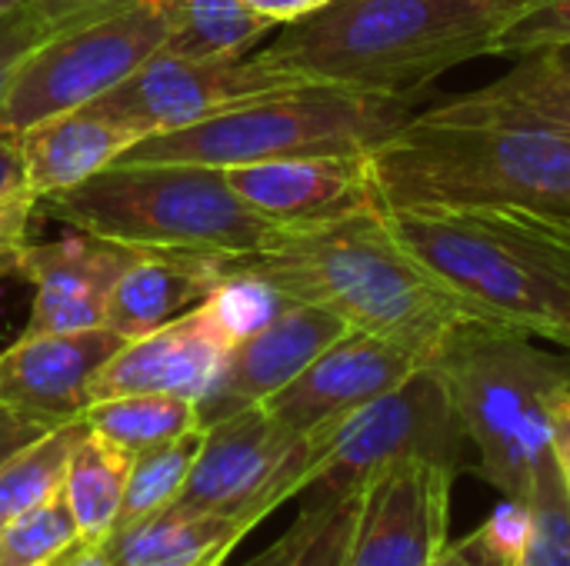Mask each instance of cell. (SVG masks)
<instances>
[{"label": "cell", "instance_id": "cell-1", "mask_svg": "<svg viewBox=\"0 0 570 566\" xmlns=\"http://www.w3.org/2000/svg\"><path fill=\"white\" fill-rule=\"evenodd\" d=\"M381 210L508 207L570 220V133L461 93L411 113L367 150Z\"/></svg>", "mask_w": 570, "mask_h": 566}, {"label": "cell", "instance_id": "cell-2", "mask_svg": "<svg viewBox=\"0 0 570 566\" xmlns=\"http://www.w3.org/2000/svg\"><path fill=\"white\" fill-rule=\"evenodd\" d=\"M237 260L294 304L324 307L351 330L404 344L428 364L458 327L484 324L394 237L381 207L311 227H277L261 250Z\"/></svg>", "mask_w": 570, "mask_h": 566}, {"label": "cell", "instance_id": "cell-3", "mask_svg": "<svg viewBox=\"0 0 570 566\" xmlns=\"http://www.w3.org/2000/svg\"><path fill=\"white\" fill-rule=\"evenodd\" d=\"M534 0H331L277 27L264 53L311 83L411 100L441 73L494 57Z\"/></svg>", "mask_w": 570, "mask_h": 566}, {"label": "cell", "instance_id": "cell-4", "mask_svg": "<svg viewBox=\"0 0 570 566\" xmlns=\"http://www.w3.org/2000/svg\"><path fill=\"white\" fill-rule=\"evenodd\" d=\"M384 220L484 324L570 354V220L508 207H394Z\"/></svg>", "mask_w": 570, "mask_h": 566}, {"label": "cell", "instance_id": "cell-5", "mask_svg": "<svg viewBox=\"0 0 570 566\" xmlns=\"http://www.w3.org/2000/svg\"><path fill=\"white\" fill-rule=\"evenodd\" d=\"M40 210L70 230L134 250L254 254L277 230L234 193L227 170L174 160H117L43 197Z\"/></svg>", "mask_w": 570, "mask_h": 566}, {"label": "cell", "instance_id": "cell-6", "mask_svg": "<svg viewBox=\"0 0 570 566\" xmlns=\"http://www.w3.org/2000/svg\"><path fill=\"white\" fill-rule=\"evenodd\" d=\"M434 367L444 374L464 434L478 447V474L511 500H528L538 474L554 464L551 404L570 380V354L494 327H458Z\"/></svg>", "mask_w": 570, "mask_h": 566}, {"label": "cell", "instance_id": "cell-7", "mask_svg": "<svg viewBox=\"0 0 570 566\" xmlns=\"http://www.w3.org/2000/svg\"><path fill=\"white\" fill-rule=\"evenodd\" d=\"M411 117V100L357 93L331 83H297L244 100L200 123L150 133L120 160H174L247 167L311 153H364Z\"/></svg>", "mask_w": 570, "mask_h": 566}, {"label": "cell", "instance_id": "cell-8", "mask_svg": "<svg viewBox=\"0 0 570 566\" xmlns=\"http://www.w3.org/2000/svg\"><path fill=\"white\" fill-rule=\"evenodd\" d=\"M304 440L311 460L301 490L304 507H327L364 494L377 474L404 460L461 470L468 434L444 374L428 364L361 410L304 434Z\"/></svg>", "mask_w": 570, "mask_h": 566}, {"label": "cell", "instance_id": "cell-9", "mask_svg": "<svg viewBox=\"0 0 570 566\" xmlns=\"http://www.w3.org/2000/svg\"><path fill=\"white\" fill-rule=\"evenodd\" d=\"M174 30V0H130L94 20L57 30L17 70L0 100V137L87 107L134 77L164 50Z\"/></svg>", "mask_w": 570, "mask_h": 566}, {"label": "cell", "instance_id": "cell-10", "mask_svg": "<svg viewBox=\"0 0 570 566\" xmlns=\"http://www.w3.org/2000/svg\"><path fill=\"white\" fill-rule=\"evenodd\" d=\"M307 467V440L274 424L264 407H247L204 427L200 454L170 507L230 517L254 530L301 497Z\"/></svg>", "mask_w": 570, "mask_h": 566}, {"label": "cell", "instance_id": "cell-11", "mask_svg": "<svg viewBox=\"0 0 570 566\" xmlns=\"http://www.w3.org/2000/svg\"><path fill=\"white\" fill-rule=\"evenodd\" d=\"M311 83L274 63L264 50L234 57H174L154 53L134 77L94 100V107L150 133L180 130L217 117L244 100Z\"/></svg>", "mask_w": 570, "mask_h": 566}, {"label": "cell", "instance_id": "cell-12", "mask_svg": "<svg viewBox=\"0 0 570 566\" xmlns=\"http://www.w3.org/2000/svg\"><path fill=\"white\" fill-rule=\"evenodd\" d=\"M458 470L404 460L361 494L351 566H428L448 547L451 487Z\"/></svg>", "mask_w": 570, "mask_h": 566}, {"label": "cell", "instance_id": "cell-13", "mask_svg": "<svg viewBox=\"0 0 570 566\" xmlns=\"http://www.w3.org/2000/svg\"><path fill=\"white\" fill-rule=\"evenodd\" d=\"M421 367H428V360L411 347L351 330L261 407L287 434L304 437L361 410Z\"/></svg>", "mask_w": 570, "mask_h": 566}, {"label": "cell", "instance_id": "cell-14", "mask_svg": "<svg viewBox=\"0 0 570 566\" xmlns=\"http://www.w3.org/2000/svg\"><path fill=\"white\" fill-rule=\"evenodd\" d=\"M144 250L120 247L83 230L23 250L17 274L33 284V307L23 334H73L107 320V304L124 270Z\"/></svg>", "mask_w": 570, "mask_h": 566}, {"label": "cell", "instance_id": "cell-15", "mask_svg": "<svg viewBox=\"0 0 570 566\" xmlns=\"http://www.w3.org/2000/svg\"><path fill=\"white\" fill-rule=\"evenodd\" d=\"M230 354V340L217 327L207 304L167 320L164 327L124 340L90 384V404L124 394H170L200 404Z\"/></svg>", "mask_w": 570, "mask_h": 566}, {"label": "cell", "instance_id": "cell-16", "mask_svg": "<svg viewBox=\"0 0 570 566\" xmlns=\"http://www.w3.org/2000/svg\"><path fill=\"white\" fill-rule=\"evenodd\" d=\"M234 193L274 227H311L374 210L377 193L364 153H311L230 167Z\"/></svg>", "mask_w": 570, "mask_h": 566}, {"label": "cell", "instance_id": "cell-17", "mask_svg": "<svg viewBox=\"0 0 570 566\" xmlns=\"http://www.w3.org/2000/svg\"><path fill=\"white\" fill-rule=\"evenodd\" d=\"M344 334H351V327L337 314L314 304H291L264 330L230 347L214 390L197 404L200 424L207 427L237 410L267 404Z\"/></svg>", "mask_w": 570, "mask_h": 566}, {"label": "cell", "instance_id": "cell-18", "mask_svg": "<svg viewBox=\"0 0 570 566\" xmlns=\"http://www.w3.org/2000/svg\"><path fill=\"white\" fill-rule=\"evenodd\" d=\"M124 347L110 327L73 334H20L0 350V404L50 417L57 424L83 417L90 384Z\"/></svg>", "mask_w": 570, "mask_h": 566}, {"label": "cell", "instance_id": "cell-19", "mask_svg": "<svg viewBox=\"0 0 570 566\" xmlns=\"http://www.w3.org/2000/svg\"><path fill=\"white\" fill-rule=\"evenodd\" d=\"M140 140V127L94 103L47 117L13 137L23 163V187L37 200L63 193L87 177L107 170Z\"/></svg>", "mask_w": 570, "mask_h": 566}, {"label": "cell", "instance_id": "cell-20", "mask_svg": "<svg viewBox=\"0 0 570 566\" xmlns=\"http://www.w3.org/2000/svg\"><path fill=\"white\" fill-rule=\"evenodd\" d=\"M224 257L214 250H144L117 280L104 327L134 340L187 314L220 280Z\"/></svg>", "mask_w": 570, "mask_h": 566}, {"label": "cell", "instance_id": "cell-21", "mask_svg": "<svg viewBox=\"0 0 570 566\" xmlns=\"http://www.w3.org/2000/svg\"><path fill=\"white\" fill-rule=\"evenodd\" d=\"M244 534L250 527L240 520L167 507L130 527H117L100 544V554L114 566H204L224 560Z\"/></svg>", "mask_w": 570, "mask_h": 566}, {"label": "cell", "instance_id": "cell-22", "mask_svg": "<svg viewBox=\"0 0 570 566\" xmlns=\"http://www.w3.org/2000/svg\"><path fill=\"white\" fill-rule=\"evenodd\" d=\"M468 103L570 133V40L538 47L494 83L461 93Z\"/></svg>", "mask_w": 570, "mask_h": 566}, {"label": "cell", "instance_id": "cell-23", "mask_svg": "<svg viewBox=\"0 0 570 566\" xmlns=\"http://www.w3.org/2000/svg\"><path fill=\"white\" fill-rule=\"evenodd\" d=\"M130 457L134 454L94 434L90 427L77 440L60 497L73 517L80 544H104L110 530L117 527L124 490H127V474H130Z\"/></svg>", "mask_w": 570, "mask_h": 566}, {"label": "cell", "instance_id": "cell-24", "mask_svg": "<svg viewBox=\"0 0 570 566\" xmlns=\"http://www.w3.org/2000/svg\"><path fill=\"white\" fill-rule=\"evenodd\" d=\"M83 424L127 454H140L204 427L197 404L170 394H124L94 400L83 410Z\"/></svg>", "mask_w": 570, "mask_h": 566}, {"label": "cell", "instance_id": "cell-25", "mask_svg": "<svg viewBox=\"0 0 570 566\" xmlns=\"http://www.w3.org/2000/svg\"><path fill=\"white\" fill-rule=\"evenodd\" d=\"M277 23L247 0H174V30L164 53L174 57H234L247 53Z\"/></svg>", "mask_w": 570, "mask_h": 566}, {"label": "cell", "instance_id": "cell-26", "mask_svg": "<svg viewBox=\"0 0 570 566\" xmlns=\"http://www.w3.org/2000/svg\"><path fill=\"white\" fill-rule=\"evenodd\" d=\"M83 434H87L83 417L63 420L50 434L33 440L30 447L17 450L0 467V520H13L60 497L70 454Z\"/></svg>", "mask_w": 570, "mask_h": 566}, {"label": "cell", "instance_id": "cell-27", "mask_svg": "<svg viewBox=\"0 0 570 566\" xmlns=\"http://www.w3.org/2000/svg\"><path fill=\"white\" fill-rule=\"evenodd\" d=\"M200 444H204V427L134 454L117 527H130L157 510H167L180 497V490L190 477V467L200 454Z\"/></svg>", "mask_w": 570, "mask_h": 566}, {"label": "cell", "instance_id": "cell-28", "mask_svg": "<svg viewBox=\"0 0 570 566\" xmlns=\"http://www.w3.org/2000/svg\"><path fill=\"white\" fill-rule=\"evenodd\" d=\"M217 320V327L224 330V337L230 340V347L257 330H264L271 320H277L294 300L287 294H281L271 280H264L261 274L247 270L237 254L224 257V274L214 284V290L204 300Z\"/></svg>", "mask_w": 570, "mask_h": 566}, {"label": "cell", "instance_id": "cell-29", "mask_svg": "<svg viewBox=\"0 0 570 566\" xmlns=\"http://www.w3.org/2000/svg\"><path fill=\"white\" fill-rule=\"evenodd\" d=\"M77 540L63 497H53L0 527V566H53Z\"/></svg>", "mask_w": 570, "mask_h": 566}, {"label": "cell", "instance_id": "cell-30", "mask_svg": "<svg viewBox=\"0 0 570 566\" xmlns=\"http://www.w3.org/2000/svg\"><path fill=\"white\" fill-rule=\"evenodd\" d=\"M528 504L531 540L521 566H570V487L561 477L558 460L538 474Z\"/></svg>", "mask_w": 570, "mask_h": 566}, {"label": "cell", "instance_id": "cell-31", "mask_svg": "<svg viewBox=\"0 0 570 566\" xmlns=\"http://www.w3.org/2000/svg\"><path fill=\"white\" fill-rule=\"evenodd\" d=\"M531 540V504L504 497L491 517L454 544L474 566H521Z\"/></svg>", "mask_w": 570, "mask_h": 566}, {"label": "cell", "instance_id": "cell-32", "mask_svg": "<svg viewBox=\"0 0 570 566\" xmlns=\"http://www.w3.org/2000/svg\"><path fill=\"white\" fill-rule=\"evenodd\" d=\"M317 517L287 566H351L354 527L361 514V494L327 507H314Z\"/></svg>", "mask_w": 570, "mask_h": 566}, {"label": "cell", "instance_id": "cell-33", "mask_svg": "<svg viewBox=\"0 0 570 566\" xmlns=\"http://www.w3.org/2000/svg\"><path fill=\"white\" fill-rule=\"evenodd\" d=\"M57 30H63V27L50 23L30 0L17 3L13 10H7L0 17V100L10 90V83H13L17 70L23 67V60L37 47H43Z\"/></svg>", "mask_w": 570, "mask_h": 566}, {"label": "cell", "instance_id": "cell-34", "mask_svg": "<svg viewBox=\"0 0 570 566\" xmlns=\"http://www.w3.org/2000/svg\"><path fill=\"white\" fill-rule=\"evenodd\" d=\"M558 40H570V0H534L504 30L494 47V57H524Z\"/></svg>", "mask_w": 570, "mask_h": 566}, {"label": "cell", "instance_id": "cell-35", "mask_svg": "<svg viewBox=\"0 0 570 566\" xmlns=\"http://www.w3.org/2000/svg\"><path fill=\"white\" fill-rule=\"evenodd\" d=\"M37 210H40V200L27 187L0 197V280L17 274V264L33 240L30 234H33Z\"/></svg>", "mask_w": 570, "mask_h": 566}, {"label": "cell", "instance_id": "cell-36", "mask_svg": "<svg viewBox=\"0 0 570 566\" xmlns=\"http://www.w3.org/2000/svg\"><path fill=\"white\" fill-rule=\"evenodd\" d=\"M57 427V420L30 414V410H17L0 404V467L23 447H30L33 440H40L43 434H50Z\"/></svg>", "mask_w": 570, "mask_h": 566}, {"label": "cell", "instance_id": "cell-37", "mask_svg": "<svg viewBox=\"0 0 570 566\" xmlns=\"http://www.w3.org/2000/svg\"><path fill=\"white\" fill-rule=\"evenodd\" d=\"M314 517H317V510L314 507H301V514H297V520H294V527L284 534V537H277L267 550H261L257 557H250V560H244L240 566H287L294 560V554H297V547L304 544V537H307V530H311V524H314ZM224 566V564H220Z\"/></svg>", "mask_w": 570, "mask_h": 566}, {"label": "cell", "instance_id": "cell-38", "mask_svg": "<svg viewBox=\"0 0 570 566\" xmlns=\"http://www.w3.org/2000/svg\"><path fill=\"white\" fill-rule=\"evenodd\" d=\"M50 23L57 27H70V23H83L90 17H100L114 7H124L130 0H30Z\"/></svg>", "mask_w": 570, "mask_h": 566}, {"label": "cell", "instance_id": "cell-39", "mask_svg": "<svg viewBox=\"0 0 570 566\" xmlns=\"http://www.w3.org/2000/svg\"><path fill=\"white\" fill-rule=\"evenodd\" d=\"M551 444H554V460L561 467V477L570 487V380L554 394V404H551Z\"/></svg>", "mask_w": 570, "mask_h": 566}, {"label": "cell", "instance_id": "cell-40", "mask_svg": "<svg viewBox=\"0 0 570 566\" xmlns=\"http://www.w3.org/2000/svg\"><path fill=\"white\" fill-rule=\"evenodd\" d=\"M261 17H267L271 23L284 27V23H294L321 7H327L331 0H247Z\"/></svg>", "mask_w": 570, "mask_h": 566}, {"label": "cell", "instance_id": "cell-41", "mask_svg": "<svg viewBox=\"0 0 570 566\" xmlns=\"http://www.w3.org/2000/svg\"><path fill=\"white\" fill-rule=\"evenodd\" d=\"M23 190V163L13 137H0V197Z\"/></svg>", "mask_w": 570, "mask_h": 566}, {"label": "cell", "instance_id": "cell-42", "mask_svg": "<svg viewBox=\"0 0 570 566\" xmlns=\"http://www.w3.org/2000/svg\"><path fill=\"white\" fill-rule=\"evenodd\" d=\"M53 566H114L104 554H100V544H73L60 560Z\"/></svg>", "mask_w": 570, "mask_h": 566}, {"label": "cell", "instance_id": "cell-43", "mask_svg": "<svg viewBox=\"0 0 570 566\" xmlns=\"http://www.w3.org/2000/svg\"><path fill=\"white\" fill-rule=\"evenodd\" d=\"M428 566H474V564H471V560H468L454 544H448V547H444V550H441V554H438V557H434Z\"/></svg>", "mask_w": 570, "mask_h": 566}, {"label": "cell", "instance_id": "cell-44", "mask_svg": "<svg viewBox=\"0 0 570 566\" xmlns=\"http://www.w3.org/2000/svg\"><path fill=\"white\" fill-rule=\"evenodd\" d=\"M17 3H23V0H0V17H3L7 10H13Z\"/></svg>", "mask_w": 570, "mask_h": 566}, {"label": "cell", "instance_id": "cell-45", "mask_svg": "<svg viewBox=\"0 0 570 566\" xmlns=\"http://www.w3.org/2000/svg\"><path fill=\"white\" fill-rule=\"evenodd\" d=\"M224 564V560H214V564H204V566H220Z\"/></svg>", "mask_w": 570, "mask_h": 566}, {"label": "cell", "instance_id": "cell-46", "mask_svg": "<svg viewBox=\"0 0 570 566\" xmlns=\"http://www.w3.org/2000/svg\"><path fill=\"white\" fill-rule=\"evenodd\" d=\"M3 524H7V520H0V527H3Z\"/></svg>", "mask_w": 570, "mask_h": 566}]
</instances>
